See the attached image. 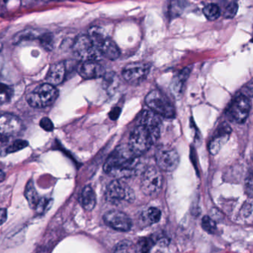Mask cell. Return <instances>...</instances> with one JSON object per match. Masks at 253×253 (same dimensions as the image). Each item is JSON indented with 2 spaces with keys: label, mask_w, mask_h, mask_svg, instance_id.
I'll use <instances>...</instances> for the list:
<instances>
[{
  "label": "cell",
  "mask_w": 253,
  "mask_h": 253,
  "mask_svg": "<svg viewBox=\"0 0 253 253\" xmlns=\"http://www.w3.org/2000/svg\"><path fill=\"white\" fill-rule=\"evenodd\" d=\"M160 128V116L150 110L144 111L140 115L138 126L131 132L128 146L137 156H141L158 140Z\"/></svg>",
  "instance_id": "6da1fadb"
},
{
  "label": "cell",
  "mask_w": 253,
  "mask_h": 253,
  "mask_svg": "<svg viewBox=\"0 0 253 253\" xmlns=\"http://www.w3.org/2000/svg\"><path fill=\"white\" fill-rule=\"evenodd\" d=\"M140 167V156L129 146L119 147L108 156L104 164V171L117 179L130 178L136 175Z\"/></svg>",
  "instance_id": "7a4b0ae2"
},
{
  "label": "cell",
  "mask_w": 253,
  "mask_h": 253,
  "mask_svg": "<svg viewBox=\"0 0 253 253\" xmlns=\"http://www.w3.org/2000/svg\"><path fill=\"white\" fill-rule=\"evenodd\" d=\"M59 92L49 83L37 86L27 96V102L34 108H44L51 105L57 99Z\"/></svg>",
  "instance_id": "3957f363"
},
{
  "label": "cell",
  "mask_w": 253,
  "mask_h": 253,
  "mask_svg": "<svg viewBox=\"0 0 253 253\" xmlns=\"http://www.w3.org/2000/svg\"><path fill=\"white\" fill-rule=\"evenodd\" d=\"M105 199L111 205L130 204L135 200L133 190L121 179L111 181L105 190Z\"/></svg>",
  "instance_id": "277c9868"
},
{
  "label": "cell",
  "mask_w": 253,
  "mask_h": 253,
  "mask_svg": "<svg viewBox=\"0 0 253 253\" xmlns=\"http://www.w3.org/2000/svg\"><path fill=\"white\" fill-rule=\"evenodd\" d=\"M146 105L150 111L164 118H173L175 116V108L172 102L160 90H154L147 94Z\"/></svg>",
  "instance_id": "5b68a950"
},
{
  "label": "cell",
  "mask_w": 253,
  "mask_h": 253,
  "mask_svg": "<svg viewBox=\"0 0 253 253\" xmlns=\"http://www.w3.org/2000/svg\"><path fill=\"white\" fill-rule=\"evenodd\" d=\"M74 55L82 62L97 60L102 55L99 48L88 34L80 35L76 38L72 46Z\"/></svg>",
  "instance_id": "8992f818"
},
{
  "label": "cell",
  "mask_w": 253,
  "mask_h": 253,
  "mask_svg": "<svg viewBox=\"0 0 253 253\" xmlns=\"http://www.w3.org/2000/svg\"><path fill=\"white\" fill-rule=\"evenodd\" d=\"M163 182V175L160 169L151 167L147 168L143 174L141 189L146 196H156L161 190Z\"/></svg>",
  "instance_id": "52a82bcc"
},
{
  "label": "cell",
  "mask_w": 253,
  "mask_h": 253,
  "mask_svg": "<svg viewBox=\"0 0 253 253\" xmlns=\"http://www.w3.org/2000/svg\"><path fill=\"white\" fill-rule=\"evenodd\" d=\"M155 160L161 170L172 172L178 168L180 158L178 152L169 146H161L156 150Z\"/></svg>",
  "instance_id": "ba28073f"
},
{
  "label": "cell",
  "mask_w": 253,
  "mask_h": 253,
  "mask_svg": "<svg viewBox=\"0 0 253 253\" xmlns=\"http://www.w3.org/2000/svg\"><path fill=\"white\" fill-rule=\"evenodd\" d=\"M150 64L145 62H133L124 67L122 77L125 81L134 85L141 84L148 77L150 72Z\"/></svg>",
  "instance_id": "9c48e42d"
},
{
  "label": "cell",
  "mask_w": 253,
  "mask_h": 253,
  "mask_svg": "<svg viewBox=\"0 0 253 253\" xmlns=\"http://www.w3.org/2000/svg\"><path fill=\"white\" fill-rule=\"evenodd\" d=\"M251 103L245 94L239 95L233 99L228 109V115L238 123H245L251 112Z\"/></svg>",
  "instance_id": "30bf717a"
},
{
  "label": "cell",
  "mask_w": 253,
  "mask_h": 253,
  "mask_svg": "<svg viewBox=\"0 0 253 253\" xmlns=\"http://www.w3.org/2000/svg\"><path fill=\"white\" fill-rule=\"evenodd\" d=\"M105 224L117 231L127 232L132 228V221L124 212L118 211H111L104 215Z\"/></svg>",
  "instance_id": "8fae6325"
},
{
  "label": "cell",
  "mask_w": 253,
  "mask_h": 253,
  "mask_svg": "<svg viewBox=\"0 0 253 253\" xmlns=\"http://www.w3.org/2000/svg\"><path fill=\"white\" fill-rule=\"evenodd\" d=\"M78 74L85 80H95L105 76V69L103 65L98 61L90 60L82 62L79 65Z\"/></svg>",
  "instance_id": "7c38bea8"
},
{
  "label": "cell",
  "mask_w": 253,
  "mask_h": 253,
  "mask_svg": "<svg viewBox=\"0 0 253 253\" xmlns=\"http://www.w3.org/2000/svg\"><path fill=\"white\" fill-rule=\"evenodd\" d=\"M22 129V122L13 114H2L0 117V133L1 138L16 135Z\"/></svg>",
  "instance_id": "4fadbf2b"
},
{
  "label": "cell",
  "mask_w": 253,
  "mask_h": 253,
  "mask_svg": "<svg viewBox=\"0 0 253 253\" xmlns=\"http://www.w3.org/2000/svg\"><path fill=\"white\" fill-rule=\"evenodd\" d=\"M231 132V127L226 123L218 126L209 144L210 153L212 155L218 154L223 145L228 141Z\"/></svg>",
  "instance_id": "5bb4252c"
},
{
  "label": "cell",
  "mask_w": 253,
  "mask_h": 253,
  "mask_svg": "<svg viewBox=\"0 0 253 253\" xmlns=\"http://www.w3.org/2000/svg\"><path fill=\"white\" fill-rule=\"evenodd\" d=\"M66 63L59 62L51 66L46 80L47 83L53 86L59 85L63 83L66 76Z\"/></svg>",
  "instance_id": "9a60e30c"
},
{
  "label": "cell",
  "mask_w": 253,
  "mask_h": 253,
  "mask_svg": "<svg viewBox=\"0 0 253 253\" xmlns=\"http://www.w3.org/2000/svg\"><path fill=\"white\" fill-rule=\"evenodd\" d=\"M101 55L109 60H116L120 56V50L115 42L111 39L105 37L100 45Z\"/></svg>",
  "instance_id": "2e32d148"
},
{
  "label": "cell",
  "mask_w": 253,
  "mask_h": 253,
  "mask_svg": "<svg viewBox=\"0 0 253 253\" xmlns=\"http://www.w3.org/2000/svg\"><path fill=\"white\" fill-rule=\"evenodd\" d=\"M79 202L86 211H91L96 206V195L91 186L87 185L83 189Z\"/></svg>",
  "instance_id": "e0dca14e"
},
{
  "label": "cell",
  "mask_w": 253,
  "mask_h": 253,
  "mask_svg": "<svg viewBox=\"0 0 253 253\" xmlns=\"http://www.w3.org/2000/svg\"><path fill=\"white\" fill-rule=\"evenodd\" d=\"M190 71H191L190 68H185V69L181 71L172 80V83H171L170 88L172 93L175 96H181L186 81H187L189 76H190Z\"/></svg>",
  "instance_id": "ac0fdd59"
},
{
  "label": "cell",
  "mask_w": 253,
  "mask_h": 253,
  "mask_svg": "<svg viewBox=\"0 0 253 253\" xmlns=\"http://www.w3.org/2000/svg\"><path fill=\"white\" fill-rule=\"evenodd\" d=\"M45 31L37 29H28L20 31L13 37V43H19L24 40H40Z\"/></svg>",
  "instance_id": "d6986e66"
},
{
  "label": "cell",
  "mask_w": 253,
  "mask_h": 253,
  "mask_svg": "<svg viewBox=\"0 0 253 253\" xmlns=\"http://www.w3.org/2000/svg\"><path fill=\"white\" fill-rule=\"evenodd\" d=\"M25 196L27 201H28L30 208H32V209H36L40 199L32 181H28L26 187H25Z\"/></svg>",
  "instance_id": "ffe728a7"
},
{
  "label": "cell",
  "mask_w": 253,
  "mask_h": 253,
  "mask_svg": "<svg viewBox=\"0 0 253 253\" xmlns=\"http://www.w3.org/2000/svg\"><path fill=\"white\" fill-rule=\"evenodd\" d=\"M185 4L184 0H171L169 5V13L171 18L177 17L182 13Z\"/></svg>",
  "instance_id": "44dd1931"
},
{
  "label": "cell",
  "mask_w": 253,
  "mask_h": 253,
  "mask_svg": "<svg viewBox=\"0 0 253 253\" xmlns=\"http://www.w3.org/2000/svg\"><path fill=\"white\" fill-rule=\"evenodd\" d=\"M203 14L209 20H216L221 16V9L215 4H209L204 7Z\"/></svg>",
  "instance_id": "7402d4cb"
},
{
  "label": "cell",
  "mask_w": 253,
  "mask_h": 253,
  "mask_svg": "<svg viewBox=\"0 0 253 253\" xmlns=\"http://www.w3.org/2000/svg\"><path fill=\"white\" fill-rule=\"evenodd\" d=\"M240 218L247 224L253 223V205L245 203L240 211Z\"/></svg>",
  "instance_id": "603a6c76"
},
{
  "label": "cell",
  "mask_w": 253,
  "mask_h": 253,
  "mask_svg": "<svg viewBox=\"0 0 253 253\" xmlns=\"http://www.w3.org/2000/svg\"><path fill=\"white\" fill-rule=\"evenodd\" d=\"M153 242L150 239L144 238L138 242L135 248V253H150Z\"/></svg>",
  "instance_id": "cb8c5ba5"
},
{
  "label": "cell",
  "mask_w": 253,
  "mask_h": 253,
  "mask_svg": "<svg viewBox=\"0 0 253 253\" xmlns=\"http://www.w3.org/2000/svg\"><path fill=\"white\" fill-rule=\"evenodd\" d=\"M202 225L203 230H204L205 231L207 232L208 233L214 234V233L216 232V223H215V221H214L212 218H210L209 216H207V215H206V216H204L202 218Z\"/></svg>",
  "instance_id": "d4e9b609"
},
{
  "label": "cell",
  "mask_w": 253,
  "mask_h": 253,
  "mask_svg": "<svg viewBox=\"0 0 253 253\" xmlns=\"http://www.w3.org/2000/svg\"><path fill=\"white\" fill-rule=\"evenodd\" d=\"M146 217L147 220L152 224L158 222L161 218V212L156 208H150L146 212Z\"/></svg>",
  "instance_id": "484cf974"
},
{
  "label": "cell",
  "mask_w": 253,
  "mask_h": 253,
  "mask_svg": "<svg viewBox=\"0 0 253 253\" xmlns=\"http://www.w3.org/2000/svg\"><path fill=\"white\" fill-rule=\"evenodd\" d=\"M13 96V88L11 86L1 84V94H0V102L1 104L8 102Z\"/></svg>",
  "instance_id": "4316f807"
},
{
  "label": "cell",
  "mask_w": 253,
  "mask_h": 253,
  "mask_svg": "<svg viewBox=\"0 0 253 253\" xmlns=\"http://www.w3.org/2000/svg\"><path fill=\"white\" fill-rule=\"evenodd\" d=\"M40 43L43 46L44 48L47 50H51L53 47V35L48 31H45L42 37H40Z\"/></svg>",
  "instance_id": "83f0119b"
},
{
  "label": "cell",
  "mask_w": 253,
  "mask_h": 253,
  "mask_svg": "<svg viewBox=\"0 0 253 253\" xmlns=\"http://www.w3.org/2000/svg\"><path fill=\"white\" fill-rule=\"evenodd\" d=\"M28 145V141H25V140H16L7 147L5 151L7 153H15V152L22 150Z\"/></svg>",
  "instance_id": "f1b7e54d"
},
{
  "label": "cell",
  "mask_w": 253,
  "mask_h": 253,
  "mask_svg": "<svg viewBox=\"0 0 253 253\" xmlns=\"http://www.w3.org/2000/svg\"><path fill=\"white\" fill-rule=\"evenodd\" d=\"M238 10H239V5H238L236 1H233L230 3L227 7H226L225 11H224V16L229 19L235 17L237 14Z\"/></svg>",
  "instance_id": "f546056e"
},
{
  "label": "cell",
  "mask_w": 253,
  "mask_h": 253,
  "mask_svg": "<svg viewBox=\"0 0 253 253\" xmlns=\"http://www.w3.org/2000/svg\"><path fill=\"white\" fill-rule=\"evenodd\" d=\"M132 244L128 241H123L117 245L114 253H132Z\"/></svg>",
  "instance_id": "4dcf8cb0"
},
{
  "label": "cell",
  "mask_w": 253,
  "mask_h": 253,
  "mask_svg": "<svg viewBox=\"0 0 253 253\" xmlns=\"http://www.w3.org/2000/svg\"><path fill=\"white\" fill-rule=\"evenodd\" d=\"M245 189L247 194L251 198H253V172H250L245 180Z\"/></svg>",
  "instance_id": "1f68e13d"
},
{
  "label": "cell",
  "mask_w": 253,
  "mask_h": 253,
  "mask_svg": "<svg viewBox=\"0 0 253 253\" xmlns=\"http://www.w3.org/2000/svg\"><path fill=\"white\" fill-rule=\"evenodd\" d=\"M40 126L44 130L47 132H51L53 129V124L50 119L44 117L40 120Z\"/></svg>",
  "instance_id": "d6a6232c"
},
{
  "label": "cell",
  "mask_w": 253,
  "mask_h": 253,
  "mask_svg": "<svg viewBox=\"0 0 253 253\" xmlns=\"http://www.w3.org/2000/svg\"><path fill=\"white\" fill-rule=\"evenodd\" d=\"M49 202H50V200H49V199H40L38 205H37V208H36V211H37V212H40V213H42L45 210L47 209V207L48 205H49Z\"/></svg>",
  "instance_id": "836d02e7"
},
{
  "label": "cell",
  "mask_w": 253,
  "mask_h": 253,
  "mask_svg": "<svg viewBox=\"0 0 253 253\" xmlns=\"http://www.w3.org/2000/svg\"><path fill=\"white\" fill-rule=\"evenodd\" d=\"M120 114V108H115L111 111L109 114L110 118L111 120H116L118 118Z\"/></svg>",
  "instance_id": "e575fe53"
},
{
  "label": "cell",
  "mask_w": 253,
  "mask_h": 253,
  "mask_svg": "<svg viewBox=\"0 0 253 253\" xmlns=\"http://www.w3.org/2000/svg\"><path fill=\"white\" fill-rule=\"evenodd\" d=\"M245 93H246L247 96L253 98V82L249 83V84L245 87Z\"/></svg>",
  "instance_id": "d590c367"
},
{
  "label": "cell",
  "mask_w": 253,
  "mask_h": 253,
  "mask_svg": "<svg viewBox=\"0 0 253 253\" xmlns=\"http://www.w3.org/2000/svg\"><path fill=\"white\" fill-rule=\"evenodd\" d=\"M7 219V211L5 209L1 210V224H4V221Z\"/></svg>",
  "instance_id": "8d00e7d4"
},
{
  "label": "cell",
  "mask_w": 253,
  "mask_h": 253,
  "mask_svg": "<svg viewBox=\"0 0 253 253\" xmlns=\"http://www.w3.org/2000/svg\"><path fill=\"white\" fill-rule=\"evenodd\" d=\"M45 2H51V1H61V0H43Z\"/></svg>",
  "instance_id": "74e56055"
},
{
  "label": "cell",
  "mask_w": 253,
  "mask_h": 253,
  "mask_svg": "<svg viewBox=\"0 0 253 253\" xmlns=\"http://www.w3.org/2000/svg\"><path fill=\"white\" fill-rule=\"evenodd\" d=\"M4 172H2V171H1V181H3V179H4V178H3V177H4Z\"/></svg>",
  "instance_id": "f35d334b"
},
{
  "label": "cell",
  "mask_w": 253,
  "mask_h": 253,
  "mask_svg": "<svg viewBox=\"0 0 253 253\" xmlns=\"http://www.w3.org/2000/svg\"><path fill=\"white\" fill-rule=\"evenodd\" d=\"M252 159H253V153Z\"/></svg>",
  "instance_id": "ab89813d"
}]
</instances>
